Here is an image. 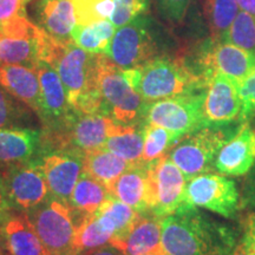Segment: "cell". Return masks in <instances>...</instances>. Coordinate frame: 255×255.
Listing matches in <instances>:
<instances>
[{"label":"cell","mask_w":255,"mask_h":255,"mask_svg":"<svg viewBox=\"0 0 255 255\" xmlns=\"http://www.w3.org/2000/svg\"><path fill=\"white\" fill-rule=\"evenodd\" d=\"M239 240L234 228L188 203L162 219V247L168 255H232Z\"/></svg>","instance_id":"obj_1"},{"label":"cell","mask_w":255,"mask_h":255,"mask_svg":"<svg viewBox=\"0 0 255 255\" xmlns=\"http://www.w3.org/2000/svg\"><path fill=\"white\" fill-rule=\"evenodd\" d=\"M127 81L146 103L205 89L207 82L180 57L157 56L123 70Z\"/></svg>","instance_id":"obj_2"},{"label":"cell","mask_w":255,"mask_h":255,"mask_svg":"<svg viewBox=\"0 0 255 255\" xmlns=\"http://www.w3.org/2000/svg\"><path fill=\"white\" fill-rule=\"evenodd\" d=\"M97 57L76 45L75 41L59 43L47 37L43 60L58 72L69 104L75 109L84 96L98 91Z\"/></svg>","instance_id":"obj_3"},{"label":"cell","mask_w":255,"mask_h":255,"mask_svg":"<svg viewBox=\"0 0 255 255\" xmlns=\"http://www.w3.org/2000/svg\"><path fill=\"white\" fill-rule=\"evenodd\" d=\"M238 127L231 124L200 128L182 137L170 149L168 156L188 180L201 174L213 173L216 155L222 145L234 135Z\"/></svg>","instance_id":"obj_4"},{"label":"cell","mask_w":255,"mask_h":255,"mask_svg":"<svg viewBox=\"0 0 255 255\" xmlns=\"http://www.w3.org/2000/svg\"><path fill=\"white\" fill-rule=\"evenodd\" d=\"M97 84L108 116L115 122H142L146 102L129 84L123 70L103 53L97 57Z\"/></svg>","instance_id":"obj_5"},{"label":"cell","mask_w":255,"mask_h":255,"mask_svg":"<svg viewBox=\"0 0 255 255\" xmlns=\"http://www.w3.org/2000/svg\"><path fill=\"white\" fill-rule=\"evenodd\" d=\"M206 88L188 94L146 103L143 121L164 128L180 141L184 136L206 127L203 102Z\"/></svg>","instance_id":"obj_6"},{"label":"cell","mask_w":255,"mask_h":255,"mask_svg":"<svg viewBox=\"0 0 255 255\" xmlns=\"http://www.w3.org/2000/svg\"><path fill=\"white\" fill-rule=\"evenodd\" d=\"M50 255H76L73 213L62 201L49 197L39 206L24 212Z\"/></svg>","instance_id":"obj_7"},{"label":"cell","mask_w":255,"mask_h":255,"mask_svg":"<svg viewBox=\"0 0 255 255\" xmlns=\"http://www.w3.org/2000/svg\"><path fill=\"white\" fill-rule=\"evenodd\" d=\"M157 26L150 15L142 14L117 28L107 56L122 70L133 69L158 56Z\"/></svg>","instance_id":"obj_8"},{"label":"cell","mask_w":255,"mask_h":255,"mask_svg":"<svg viewBox=\"0 0 255 255\" xmlns=\"http://www.w3.org/2000/svg\"><path fill=\"white\" fill-rule=\"evenodd\" d=\"M148 169V214L158 219L173 214L186 203L188 178L169 156L146 164Z\"/></svg>","instance_id":"obj_9"},{"label":"cell","mask_w":255,"mask_h":255,"mask_svg":"<svg viewBox=\"0 0 255 255\" xmlns=\"http://www.w3.org/2000/svg\"><path fill=\"white\" fill-rule=\"evenodd\" d=\"M241 202L237 183L225 175L206 173L187 182L186 203L210 210L222 218H237Z\"/></svg>","instance_id":"obj_10"},{"label":"cell","mask_w":255,"mask_h":255,"mask_svg":"<svg viewBox=\"0 0 255 255\" xmlns=\"http://www.w3.org/2000/svg\"><path fill=\"white\" fill-rule=\"evenodd\" d=\"M197 65V73L206 82L220 73L240 84L255 65V52L212 38L201 46Z\"/></svg>","instance_id":"obj_11"},{"label":"cell","mask_w":255,"mask_h":255,"mask_svg":"<svg viewBox=\"0 0 255 255\" xmlns=\"http://www.w3.org/2000/svg\"><path fill=\"white\" fill-rule=\"evenodd\" d=\"M2 181L12 209L23 212L39 206L50 197V189L41 159L2 169Z\"/></svg>","instance_id":"obj_12"},{"label":"cell","mask_w":255,"mask_h":255,"mask_svg":"<svg viewBox=\"0 0 255 255\" xmlns=\"http://www.w3.org/2000/svg\"><path fill=\"white\" fill-rule=\"evenodd\" d=\"M241 98L239 84L215 73L207 81L203 116L207 126H231L240 123Z\"/></svg>","instance_id":"obj_13"},{"label":"cell","mask_w":255,"mask_h":255,"mask_svg":"<svg viewBox=\"0 0 255 255\" xmlns=\"http://www.w3.org/2000/svg\"><path fill=\"white\" fill-rule=\"evenodd\" d=\"M84 155L69 150H55L40 155L51 197L69 206L72 191L84 171Z\"/></svg>","instance_id":"obj_14"},{"label":"cell","mask_w":255,"mask_h":255,"mask_svg":"<svg viewBox=\"0 0 255 255\" xmlns=\"http://www.w3.org/2000/svg\"><path fill=\"white\" fill-rule=\"evenodd\" d=\"M37 72L40 82V109L38 117L44 126V131H52L65 123L73 108L69 104L58 72L49 63L38 64Z\"/></svg>","instance_id":"obj_15"},{"label":"cell","mask_w":255,"mask_h":255,"mask_svg":"<svg viewBox=\"0 0 255 255\" xmlns=\"http://www.w3.org/2000/svg\"><path fill=\"white\" fill-rule=\"evenodd\" d=\"M255 167V127L239 124L237 131L216 155L214 171L228 177L247 175Z\"/></svg>","instance_id":"obj_16"},{"label":"cell","mask_w":255,"mask_h":255,"mask_svg":"<svg viewBox=\"0 0 255 255\" xmlns=\"http://www.w3.org/2000/svg\"><path fill=\"white\" fill-rule=\"evenodd\" d=\"M41 132L30 128L0 129V171L39 158Z\"/></svg>","instance_id":"obj_17"},{"label":"cell","mask_w":255,"mask_h":255,"mask_svg":"<svg viewBox=\"0 0 255 255\" xmlns=\"http://www.w3.org/2000/svg\"><path fill=\"white\" fill-rule=\"evenodd\" d=\"M38 26L59 43L72 41V31L77 25L72 0H38L36 5Z\"/></svg>","instance_id":"obj_18"},{"label":"cell","mask_w":255,"mask_h":255,"mask_svg":"<svg viewBox=\"0 0 255 255\" xmlns=\"http://www.w3.org/2000/svg\"><path fill=\"white\" fill-rule=\"evenodd\" d=\"M0 85L38 115L40 109V82L36 69L0 64Z\"/></svg>","instance_id":"obj_19"},{"label":"cell","mask_w":255,"mask_h":255,"mask_svg":"<svg viewBox=\"0 0 255 255\" xmlns=\"http://www.w3.org/2000/svg\"><path fill=\"white\" fill-rule=\"evenodd\" d=\"M111 245L126 255H144L164 251L162 247V219L142 214L126 238Z\"/></svg>","instance_id":"obj_20"},{"label":"cell","mask_w":255,"mask_h":255,"mask_svg":"<svg viewBox=\"0 0 255 255\" xmlns=\"http://www.w3.org/2000/svg\"><path fill=\"white\" fill-rule=\"evenodd\" d=\"M0 232L9 255H50L25 214H9Z\"/></svg>","instance_id":"obj_21"},{"label":"cell","mask_w":255,"mask_h":255,"mask_svg":"<svg viewBox=\"0 0 255 255\" xmlns=\"http://www.w3.org/2000/svg\"><path fill=\"white\" fill-rule=\"evenodd\" d=\"M144 126V121L133 124H122L113 121L103 146L133 165L143 163Z\"/></svg>","instance_id":"obj_22"},{"label":"cell","mask_w":255,"mask_h":255,"mask_svg":"<svg viewBox=\"0 0 255 255\" xmlns=\"http://www.w3.org/2000/svg\"><path fill=\"white\" fill-rule=\"evenodd\" d=\"M111 195L141 214H148V169L145 163L132 165L115 181Z\"/></svg>","instance_id":"obj_23"},{"label":"cell","mask_w":255,"mask_h":255,"mask_svg":"<svg viewBox=\"0 0 255 255\" xmlns=\"http://www.w3.org/2000/svg\"><path fill=\"white\" fill-rule=\"evenodd\" d=\"M47 33L38 38H0V64L23 65L36 69L43 60V49Z\"/></svg>","instance_id":"obj_24"},{"label":"cell","mask_w":255,"mask_h":255,"mask_svg":"<svg viewBox=\"0 0 255 255\" xmlns=\"http://www.w3.org/2000/svg\"><path fill=\"white\" fill-rule=\"evenodd\" d=\"M132 165V163L115 155L104 146L85 152L84 155L85 173L107 186L109 190L115 181Z\"/></svg>","instance_id":"obj_25"},{"label":"cell","mask_w":255,"mask_h":255,"mask_svg":"<svg viewBox=\"0 0 255 255\" xmlns=\"http://www.w3.org/2000/svg\"><path fill=\"white\" fill-rule=\"evenodd\" d=\"M102 226L113 234L110 245L126 238L142 214L111 195L95 213Z\"/></svg>","instance_id":"obj_26"},{"label":"cell","mask_w":255,"mask_h":255,"mask_svg":"<svg viewBox=\"0 0 255 255\" xmlns=\"http://www.w3.org/2000/svg\"><path fill=\"white\" fill-rule=\"evenodd\" d=\"M111 196L109 188L83 171L70 197L69 207L84 215L95 214Z\"/></svg>","instance_id":"obj_27"},{"label":"cell","mask_w":255,"mask_h":255,"mask_svg":"<svg viewBox=\"0 0 255 255\" xmlns=\"http://www.w3.org/2000/svg\"><path fill=\"white\" fill-rule=\"evenodd\" d=\"M116 27L111 20H101L89 25H76L72 40L81 49L94 55H107Z\"/></svg>","instance_id":"obj_28"},{"label":"cell","mask_w":255,"mask_h":255,"mask_svg":"<svg viewBox=\"0 0 255 255\" xmlns=\"http://www.w3.org/2000/svg\"><path fill=\"white\" fill-rule=\"evenodd\" d=\"M203 12L212 38L220 40L229 30L240 8L235 0H203Z\"/></svg>","instance_id":"obj_29"},{"label":"cell","mask_w":255,"mask_h":255,"mask_svg":"<svg viewBox=\"0 0 255 255\" xmlns=\"http://www.w3.org/2000/svg\"><path fill=\"white\" fill-rule=\"evenodd\" d=\"M111 239H113V234L102 226L97 215H85L77 223L75 247L77 253L83 251L95 250V248L109 245Z\"/></svg>","instance_id":"obj_30"},{"label":"cell","mask_w":255,"mask_h":255,"mask_svg":"<svg viewBox=\"0 0 255 255\" xmlns=\"http://www.w3.org/2000/svg\"><path fill=\"white\" fill-rule=\"evenodd\" d=\"M177 142L178 139L169 130L154 124L145 123L142 162L149 164L164 157Z\"/></svg>","instance_id":"obj_31"},{"label":"cell","mask_w":255,"mask_h":255,"mask_svg":"<svg viewBox=\"0 0 255 255\" xmlns=\"http://www.w3.org/2000/svg\"><path fill=\"white\" fill-rule=\"evenodd\" d=\"M255 52V15L240 11L222 39Z\"/></svg>","instance_id":"obj_32"},{"label":"cell","mask_w":255,"mask_h":255,"mask_svg":"<svg viewBox=\"0 0 255 255\" xmlns=\"http://www.w3.org/2000/svg\"><path fill=\"white\" fill-rule=\"evenodd\" d=\"M25 105L0 85V129L23 128L21 124L30 117Z\"/></svg>","instance_id":"obj_33"},{"label":"cell","mask_w":255,"mask_h":255,"mask_svg":"<svg viewBox=\"0 0 255 255\" xmlns=\"http://www.w3.org/2000/svg\"><path fill=\"white\" fill-rule=\"evenodd\" d=\"M78 25H89L110 18L115 8L114 0H72Z\"/></svg>","instance_id":"obj_34"},{"label":"cell","mask_w":255,"mask_h":255,"mask_svg":"<svg viewBox=\"0 0 255 255\" xmlns=\"http://www.w3.org/2000/svg\"><path fill=\"white\" fill-rule=\"evenodd\" d=\"M115 8L110 20L115 27L120 28L150 8L151 0H114Z\"/></svg>","instance_id":"obj_35"},{"label":"cell","mask_w":255,"mask_h":255,"mask_svg":"<svg viewBox=\"0 0 255 255\" xmlns=\"http://www.w3.org/2000/svg\"><path fill=\"white\" fill-rule=\"evenodd\" d=\"M241 98L240 123L255 122V65L247 77L239 84Z\"/></svg>","instance_id":"obj_36"},{"label":"cell","mask_w":255,"mask_h":255,"mask_svg":"<svg viewBox=\"0 0 255 255\" xmlns=\"http://www.w3.org/2000/svg\"><path fill=\"white\" fill-rule=\"evenodd\" d=\"M0 33L9 38H38L43 28L37 26L26 17H17L0 23Z\"/></svg>","instance_id":"obj_37"},{"label":"cell","mask_w":255,"mask_h":255,"mask_svg":"<svg viewBox=\"0 0 255 255\" xmlns=\"http://www.w3.org/2000/svg\"><path fill=\"white\" fill-rule=\"evenodd\" d=\"M193 0H156L158 13L162 19L173 26H178L186 19Z\"/></svg>","instance_id":"obj_38"},{"label":"cell","mask_w":255,"mask_h":255,"mask_svg":"<svg viewBox=\"0 0 255 255\" xmlns=\"http://www.w3.org/2000/svg\"><path fill=\"white\" fill-rule=\"evenodd\" d=\"M30 0H0V23L17 17H26V5Z\"/></svg>","instance_id":"obj_39"},{"label":"cell","mask_w":255,"mask_h":255,"mask_svg":"<svg viewBox=\"0 0 255 255\" xmlns=\"http://www.w3.org/2000/svg\"><path fill=\"white\" fill-rule=\"evenodd\" d=\"M250 255H255V213L246 216L242 226V237L240 238Z\"/></svg>","instance_id":"obj_40"},{"label":"cell","mask_w":255,"mask_h":255,"mask_svg":"<svg viewBox=\"0 0 255 255\" xmlns=\"http://www.w3.org/2000/svg\"><path fill=\"white\" fill-rule=\"evenodd\" d=\"M244 205L255 207V167L252 169V173L248 176L244 190Z\"/></svg>","instance_id":"obj_41"},{"label":"cell","mask_w":255,"mask_h":255,"mask_svg":"<svg viewBox=\"0 0 255 255\" xmlns=\"http://www.w3.org/2000/svg\"><path fill=\"white\" fill-rule=\"evenodd\" d=\"M11 210L13 209H12V207L8 202L4 186V181H2L1 173H0V226L4 223L5 220L8 218L9 214H11Z\"/></svg>","instance_id":"obj_42"},{"label":"cell","mask_w":255,"mask_h":255,"mask_svg":"<svg viewBox=\"0 0 255 255\" xmlns=\"http://www.w3.org/2000/svg\"><path fill=\"white\" fill-rule=\"evenodd\" d=\"M76 255H126L119 248L114 247L113 245H105V246L95 248V250L79 252Z\"/></svg>","instance_id":"obj_43"},{"label":"cell","mask_w":255,"mask_h":255,"mask_svg":"<svg viewBox=\"0 0 255 255\" xmlns=\"http://www.w3.org/2000/svg\"><path fill=\"white\" fill-rule=\"evenodd\" d=\"M240 11L255 15V0H235Z\"/></svg>","instance_id":"obj_44"},{"label":"cell","mask_w":255,"mask_h":255,"mask_svg":"<svg viewBox=\"0 0 255 255\" xmlns=\"http://www.w3.org/2000/svg\"><path fill=\"white\" fill-rule=\"evenodd\" d=\"M232 255H250V254H248L247 250H246V247H245V245L242 244L241 239H240V240H239L237 246H235Z\"/></svg>","instance_id":"obj_45"},{"label":"cell","mask_w":255,"mask_h":255,"mask_svg":"<svg viewBox=\"0 0 255 255\" xmlns=\"http://www.w3.org/2000/svg\"><path fill=\"white\" fill-rule=\"evenodd\" d=\"M144 255H168L165 253L164 251H161V252H155V253H148V254H144Z\"/></svg>","instance_id":"obj_46"},{"label":"cell","mask_w":255,"mask_h":255,"mask_svg":"<svg viewBox=\"0 0 255 255\" xmlns=\"http://www.w3.org/2000/svg\"><path fill=\"white\" fill-rule=\"evenodd\" d=\"M0 38H1V33H0Z\"/></svg>","instance_id":"obj_47"}]
</instances>
